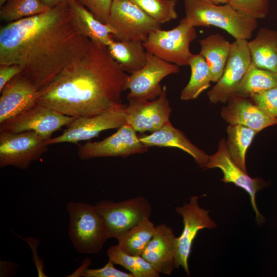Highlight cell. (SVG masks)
<instances>
[{"label":"cell","instance_id":"cb8c5ba5","mask_svg":"<svg viewBox=\"0 0 277 277\" xmlns=\"http://www.w3.org/2000/svg\"><path fill=\"white\" fill-rule=\"evenodd\" d=\"M199 42L201 47L200 53L210 69L212 82L216 83L224 71L231 43L219 33L210 35Z\"/></svg>","mask_w":277,"mask_h":277},{"label":"cell","instance_id":"74e56055","mask_svg":"<svg viewBox=\"0 0 277 277\" xmlns=\"http://www.w3.org/2000/svg\"><path fill=\"white\" fill-rule=\"evenodd\" d=\"M70 0H41L43 4L48 8H52L62 4H68Z\"/></svg>","mask_w":277,"mask_h":277},{"label":"cell","instance_id":"836d02e7","mask_svg":"<svg viewBox=\"0 0 277 277\" xmlns=\"http://www.w3.org/2000/svg\"><path fill=\"white\" fill-rule=\"evenodd\" d=\"M100 21L107 23L113 0H77Z\"/></svg>","mask_w":277,"mask_h":277},{"label":"cell","instance_id":"8fae6325","mask_svg":"<svg viewBox=\"0 0 277 277\" xmlns=\"http://www.w3.org/2000/svg\"><path fill=\"white\" fill-rule=\"evenodd\" d=\"M199 196H192L188 203L177 206L175 211L182 216L184 228L176 239V268L182 267L190 276L188 259L194 240L198 232L203 229H213L217 226L209 215V210L201 208L199 204Z\"/></svg>","mask_w":277,"mask_h":277},{"label":"cell","instance_id":"d4e9b609","mask_svg":"<svg viewBox=\"0 0 277 277\" xmlns=\"http://www.w3.org/2000/svg\"><path fill=\"white\" fill-rule=\"evenodd\" d=\"M156 226L145 217L116 240L119 248L125 253L142 255L155 232Z\"/></svg>","mask_w":277,"mask_h":277},{"label":"cell","instance_id":"7402d4cb","mask_svg":"<svg viewBox=\"0 0 277 277\" xmlns=\"http://www.w3.org/2000/svg\"><path fill=\"white\" fill-rule=\"evenodd\" d=\"M251 63L256 67L277 73V31L261 28L248 42Z\"/></svg>","mask_w":277,"mask_h":277},{"label":"cell","instance_id":"8992f818","mask_svg":"<svg viewBox=\"0 0 277 277\" xmlns=\"http://www.w3.org/2000/svg\"><path fill=\"white\" fill-rule=\"evenodd\" d=\"M114 30L117 41L144 42L161 24L149 16L131 0H113L107 23Z\"/></svg>","mask_w":277,"mask_h":277},{"label":"cell","instance_id":"30bf717a","mask_svg":"<svg viewBox=\"0 0 277 277\" xmlns=\"http://www.w3.org/2000/svg\"><path fill=\"white\" fill-rule=\"evenodd\" d=\"M48 146L33 131L0 132V167L27 169L47 151Z\"/></svg>","mask_w":277,"mask_h":277},{"label":"cell","instance_id":"44dd1931","mask_svg":"<svg viewBox=\"0 0 277 277\" xmlns=\"http://www.w3.org/2000/svg\"><path fill=\"white\" fill-rule=\"evenodd\" d=\"M72 19L79 31L84 36L98 44L107 46L113 39L115 30L108 23L98 20L77 0L68 2Z\"/></svg>","mask_w":277,"mask_h":277},{"label":"cell","instance_id":"ba28073f","mask_svg":"<svg viewBox=\"0 0 277 277\" xmlns=\"http://www.w3.org/2000/svg\"><path fill=\"white\" fill-rule=\"evenodd\" d=\"M95 206L104 220L110 238L115 239L144 218L150 219L152 210L148 200L142 196L118 202L101 201Z\"/></svg>","mask_w":277,"mask_h":277},{"label":"cell","instance_id":"52a82bcc","mask_svg":"<svg viewBox=\"0 0 277 277\" xmlns=\"http://www.w3.org/2000/svg\"><path fill=\"white\" fill-rule=\"evenodd\" d=\"M126 106L121 103L93 116L76 117L60 135L51 138L45 143L48 146L62 143H77L96 137L103 131L118 129L126 122Z\"/></svg>","mask_w":277,"mask_h":277},{"label":"cell","instance_id":"2e32d148","mask_svg":"<svg viewBox=\"0 0 277 277\" xmlns=\"http://www.w3.org/2000/svg\"><path fill=\"white\" fill-rule=\"evenodd\" d=\"M216 168L220 169L223 172L222 182L233 183L248 193L255 213L257 223H264L265 220L256 207L255 195L259 190L265 187L266 184L260 177H251L235 163L228 151L226 141L224 138L220 141L217 151L209 155L208 162L204 169Z\"/></svg>","mask_w":277,"mask_h":277},{"label":"cell","instance_id":"7a4b0ae2","mask_svg":"<svg viewBox=\"0 0 277 277\" xmlns=\"http://www.w3.org/2000/svg\"><path fill=\"white\" fill-rule=\"evenodd\" d=\"M128 76L107 46L90 41L82 56L38 91L37 103L72 117L93 116L122 103Z\"/></svg>","mask_w":277,"mask_h":277},{"label":"cell","instance_id":"60d3db41","mask_svg":"<svg viewBox=\"0 0 277 277\" xmlns=\"http://www.w3.org/2000/svg\"><path fill=\"white\" fill-rule=\"evenodd\" d=\"M8 0H0V7H1Z\"/></svg>","mask_w":277,"mask_h":277},{"label":"cell","instance_id":"ab89813d","mask_svg":"<svg viewBox=\"0 0 277 277\" xmlns=\"http://www.w3.org/2000/svg\"><path fill=\"white\" fill-rule=\"evenodd\" d=\"M204 2L214 4L217 5L226 4L228 3L229 0H200Z\"/></svg>","mask_w":277,"mask_h":277},{"label":"cell","instance_id":"484cf974","mask_svg":"<svg viewBox=\"0 0 277 277\" xmlns=\"http://www.w3.org/2000/svg\"><path fill=\"white\" fill-rule=\"evenodd\" d=\"M191 75L186 86L180 94L182 101L196 98L203 91L210 86L212 82L210 69L204 57L199 53L192 54L189 60Z\"/></svg>","mask_w":277,"mask_h":277},{"label":"cell","instance_id":"6da1fadb","mask_svg":"<svg viewBox=\"0 0 277 277\" xmlns=\"http://www.w3.org/2000/svg\"><path fill=\"white\" fill-rule=\"evenodd\" d=\"M90 40L76 27L68 4L7 23L0 29V65H17L38 91L82 56Z\"/></svg>","mask_w":277,"mask_h":277},{"label":"cell","instance_id":"ffe728a7","mask_svg":"<svg viewBox=\"0 0 277 277\" xmlns=\"http://www.w3.org/2000/svg\"><path fill=\"white\" fill-rule=\"evenodd\" d=\"M141 142L149 147H173L182 150L190 155L200 168H205L209 160L206 152L195 146L183 132L175 128L170 122L157 131L140 137Z\"/></svg>","mask_w":277,"mask_h":277},{"label":"cell","instance_id":"d590c367","mask_svg":"<svg viewBox=\"0 0 277 277\" xmlns=\"http://www.w3.org/2000/svg\"><path fill=\"white\" fill-rule=\"evenodd\" d=\"M22 72L17 65H0V91L13 78Z\"/></svg>","mask_w":277,"mask_h":277},{"label":"cell","instance_id":"5bb4252c","mask_svg":"<svg viewBox=\"0 0 277 277\" xmlns=\"http://www.w3.org/2000/svg\"><path fill=\"white\" fill-rule=\"evenodd\" d=\"M248 42L245 39H235L231 43L223 74L207 93L211 103H226L240 85L251 62Z\"/></svg>","mask_w":277,"mask_h":277},{"label":"cell","instance_id":"4316f807","mask_svg":"<svg viewBox=\"0 0 277 277\" xmlns=\"http://www.w3.org/2000/svg\"><path fill=\"white\" fill-rule=\"evenodd\" d=\"M228 151L235 163L244 172H247L246 155L257 132L242 125H230L226 129Z\"/></svg>","mask_w":277,"mask_h":277},{"label":"cell","instance_id":"83f0119b","mask_svg":"<svg viewBox=\"0 0 277 277\" xmlns=\"http://www.w3.org/2000/svg\"><path fill=\"white\" fill-rule=\"evenodd\" d=\"M277 86V73L256 67L251 63L234 95L249 97L253 93Z\"/></svg>","mask_w":277,"mask_h":277},{"label":"cell","instance_id":"7c38bea8","mask_svg":"<svg viewBox=\"0 0 277 277\" xmlns=\"http://www.w3.org/2000/svg\"><path fill=\"white\" fill-rule=\"evenodd\" d=\"M147 55L146 65L127 77L125 84L126 90H129L127 99H156L163 90L160 84L161 81L169 75L180 71L179 66L166 62L149 52Z\"/></svg>","mask_w":277,"mask_h":277},{"label":"cell","instance_id":"603a6c76","mask_svg":"<svg viewBox=\"0 0 277 277\" xmlns=\"http://www.w3.org/2000/svg\"><path fill=\"white\" fill-rule=\"evenodd\" d=\"M107 47L111 57L125 72L134 73L147 63L148 52L142 41H117L113 39Z\"/></svg>","mask_w":277,"mask_h":277},{"label":"cell","instance_id":"e575fe53","mask_svg":"<svg viewBox=\"0 0 277 277\" xmlns=\"http://www.w3.org/2000/svg\"><path fill=\"white\" fill-rule=\"evenodd\" d=\"M114 264L109 260L102 268L90 269L88 268L83 273L85 277H134L131 273L121 271L114 266Z\"/></svg>","mask_w":277,"mask_h":277},{"label":"cell","instance_id":"4dcf8cb0","mask_svg":"<svg viewBox=\"0 0 277 277\" xmlns=\"http://www.w3.org/2000/svg\"><path fill=\"white\" fill-rule=\"evenodd\" d=\"M270 0H229L234 9L250 18H265L269 11Z\"/></svg>","mask_w":277,"mask_h":277},{"label":"cell","instance_id":"8d00e7d4","mask_svg":"<svg viewBox=\"0 0 277 277\" xmlns=\"http://www.w3.org/2000/svg\"><path fill=\"white\" fill-rule=\"evenodd\" d=\"M23 239L28 243L32 250L33 261L37 271L38 276L39 277H46L47 275L44 271V261L39 258L37 253V248L39 244V239L32 237L24 238Z\"/></svg>","mask_w":277,"mask_h":277},{"label":"cell","instance_id":"9a60e30c","mask_svg":"<svg viewBox=\"0 0 277 277\" xmlns=\"http://www.w3.org/2000/svg\"><path fill=\"white\" fill-rule=\"evenodd\" d=\"M167 90L166 86H163L160 95L152 101L128 99L129 103L125 109L126 123L140 133H152L162 128L170 122L172 112Z\"/></svg>","mask_w":277,"mask_h":277},{"label":"cell","instance_id":"5b68a950","mask_svg":"<svg viewBox=\"0 0 277 277\" xmlns=\"http://www.w3.org/2000/svg\"><path fill=\"white\" fill-rule=\"evenodd\" d=\"M197 35L195 27L185 17L172 29L153 31L143 44L148 52L166 62L179 66H187L193 54L190 44Z\"/></svg>","mask_w":277,"mask_h":277},{"label":"cell","instance_id":"277c9868","mask_svg":"<svg viewBox=\"0 0 277 277\" xmlns=\"http://www.w3.org/2000/svg\"><path fill=\"white\" fill-rule=\"evenodd\" d=\"M66 209L70 220L68 235L76 251L89 254L100 252L110 238L95 205L70 201Z\"/></svg>","mask_w":277,"mask_h":277},{"label":"cell","instance_id":"ac0fdd59","mask_svg":"<svg viewBox=\"0 0 277 277\" xmlns=\"http://www.w3.org/2000/svg\"><path fill=\"white\" fill-rule=\"evenodd\" d=\"M226 103L221 109V115L230 125H242L258 133L277 124V117L266 113L248 97L233 94Z\"/></svg>","mask_w":277,"mask_h":277},{"label":"cell","instance_id":"d6a6232c","mask_svg":"<svg viewBox=\"0 0 277 277\" xmlns=\"http://www.w3.org/2000/svg\"><path fill=\"white\" fill-rule=\"evenodd\" d=\"M251 101L270 116L277 117V86L249 96Z\"/></svg>","mask_w":277,"mask_h":277},{"label":"cell","instance_id":"9c48e42d","mask_svg":"<svg viewBox=\"0 0 277 277\" xmlns=\"http://www.w3.org/2000/svg\"><path fill=\"white\" fill-rule=\"evenodd\" d=\"M75 118L37 103L18 115L0 123V132L33 131L46 142L51 138L53 133L68 125Z\"/></svg>","mask_w":277,"mask_h":277},{"label":"cell","instance_id":"4fadbf2b","mask_svg":"<svg viewBox=\"0 0 277 277\" xmlns=\"http://www.w3.org/2000/svg\"><path fill=\"white\" fill-rule=\"evenodd\" d=\"M105 139L87 142L79 146L77 154L82 160L96 157H126L147 151L148 147L137 136L136 131L127 123Z\"/></svg>","mask_w":277,"mask_h":277},{"label":"cell","instance_id":"1f68e13d","mask_svg":"<svg viewBox=\"0 0 277 277\" xmlns=\"http://www.w3.org/2000/svg\"><path fill=\"white\" fill-rule=\"evenodd\" d=\"M108 260L114 265L123 267L131 273L134 277H141L137 256L128 254L122 251L117 245L110 246L107 250Z\"/></svg>","mask_w":277,"mask_h":277},{"label":"cell","instance_id":"f546056e","mask_svg":"<svg viewBox=\"0 0 277 277\" xmlns=\"http://www.w3.org/2000/svg\"><path fill=\"white\" fill-rule=\"evenodd\" d=\"M149 16L162 24L176 19L177 0H131Z\"/></svg>","mask_w":277,"mask_h":277},{"label":"cell","instance_id":"f1b7e54d","mask_svg":"<svg viewBox=\"0 0 277 277\" xmlns=\"http://www.w3.org/2000/svg\"><path fill=\"white\" fill-rule=\"evenodd\" d=\"M49 9L41 0H8L1 7L0 19L9 23L42 13Z\"/></svg>","mask_w":277,"mask_h":277},{"label":"cell","instance_id":"f35d334b","mask_svg":"<svg viewBox=\"0 0 277 277\" xmlns=\"http://www.w3.org/2000/svg\"><path fill=\"white\" fill-rule=\"evenodd\" d=\"M91 261L89 258L86 259L83 263L81 267L73 273L71 274L72 276H82L83 273L84 271L89 268L88 267L91 265Z\"/></svg>","mask_w":277,"mask_h":277},{"label":"cell","instance_id":"3957f363","mask_svg":"<svg viewBox=\"0 0 277 277\" xmlns=\"http://www.w3.org/2000/svg\"><path fill=\"white\" fill-rule=\"evenodd\" d=\"M185 17L194 27L214 26L235 39L248 40L258 27L256 19L234 9L228 3L217 5L200 0H184Z\"/></svg>","mask_w":277,"mask_h":277},{"label":"cell","instance_id":"e0dca14e","mask_svg":"<svg viewBox=\"0 0 277 277\" xmlns=\"http://www.w3.org/2000/svg\"><path fill=\"white\" fill-rule=\"evenodd\" d=\"M37 92L34 84L22 73L13 78L0 91V123L37 104Z\"/></svg>","mask_w":277,"mask_h":277},{"label":"cell","instance_id":"d6986e66","mask_svg":"<svg viewBox=\"0 0 277 277\" xmlns=\"http://www.w3.org/2000/svg\"><path fill=\"white\" fill-rule=\"evenodd\" d=\"M176 239L170 227L165 224L156 225L154 234L142 256L160 273L170 275L176 268Z\"/></svg>","mask_w":277,"mask_h":277}]
</instances>
